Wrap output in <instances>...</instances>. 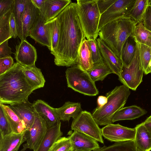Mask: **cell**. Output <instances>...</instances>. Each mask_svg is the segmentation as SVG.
I'll return each mask as SVG.
<instances>
[{
	"instance_id": "cell-19",
	"label": "cell",
	"mask_w": 151,
	"mask_h": 151,
	"mask_svg": "<svg viewBox=\"0 0 151 151\" xmlns=\"http://www.w3.org/2000/svg\"><path fill=\"white\" fill-rule=\"evenodd\" d=\"M9 106L24 123L27 130L30 128L34 119L35 110L32 104L28 101Z\"/></svg>"
},
{
	"instance_id": "cell-31",
	"label": "cell",
	"mask_w": 151,
	"mask_h": 151,
	"mask_svg": "<svg viewBox=\"0 0 151 151\" xmlns=\"http://www.w3.org/2000/svg\"><path fill=\"white\" fill-rule=\"evenodd\" d=\"M133 37L137 42L151 47V32L145 27L142 21L136 25Z\"/></svg>"
},
{
	"instance_id": "cell-38",
	"label": "cell",
	"mask_w": 151,
	"mask_h": 151,
	"mask_svg": "<svg viewBox=\"0 0 151 151\" xmlns=\"http://www.w3.org/2000/svg\"><path fill=\"white\" fill-rule=\"evenodd\" d=\"M91 50L92 59L94 63H101L103 60L96 40H88Z\"/></svg>"
},
{
	"instance_id": "cell-25",
	"label": "cell",
	"mask_w": 151,
	"mask_h": 151,
	"mask_svg": "<svg viewBox=\"0 0 151 151\" xmlns=\"http://www.w3.org/2000/svg\"><path fill=\"white\" fill-rule=\"evenodd\" d=\"M23 71L26 79L35 89L44 87L45 80L40 69L35 65L29 67L23 66Z\"/></svg>"
},
{
	"instance_id": "cell-15",
	"label": "cell",
	"mask_w": 151,
	"mask_h": 151,
	"mask_svg": "<svg viewBox=\"0 0 151 151\" xmlns=\"http://www.w3.org/2000/svg\"><path fill=\"white\" fill-rule=\"evenodd\" d=\"M96 40L104 61L112 73L119 76L123 65L121 60L99 38Z\"/></svg>"
},
{
	"instance_id": "cell-41",
	"label": "cell",
	"mask_w": 151,
	"mask_h": 151,
	"mask_svg": "<svg viewBox=\"0 0 151 151\" xmlns=\"http://www.w3.org/2000/svg\"><path fill=\"white\" fill-rule=\"evenodd\" d=\"M142 22L145 27L151 32V5H148L144 14Z\"/></svg>"
},
{
	"instance_id": "cell-4",
	"label": "cell",
	"mask_w": 151,
	"mask_h": 151,
	"mask_svg": "<svg viewBox=\"0 0 151 151\" xmlns=\"http://www.w3.org/2000/svg\"><path fill=\"white\" fill-rule=\"evenodd\" d=\"M130 94L129 89L123 85L116 86L107 93V103L102 106H98L92 114L97 124L102 126L112 123L114 114L124 107Z\"/></svg>"
},
{
	"instance_id": "cell-35",
	"label": "cell",
	"mask_w": 151,
	"mask_h": 151,
	"mask_svg": "<svg viewBox=\"0 0 151 151\" xmlns=\"http://www.w3.org/2000/svg\"><path fill=\"white\" fill-rule=\"evenodd\" d=\"M49 29L51 42L50 53H54L57 48L59 35L58 24L57 17L45 23Z\"/></svg>"
},
{
	"instance_id": "cell-50",
	"label": "cell",
	"mask_w": 151,
	"mask_h": 151,
	"mask_svg": "<svg viewBox=\"0 0 151 151\" xmlns=\"http://www.w3.org/2000/svg\"><path fill=\"white\" fill-rule=\"evenodd\" d=\"M148 4L151 5V0H148Z\"/></svg>"
},
{
	"instance_id": "cell-12",
	"label": "cell",
	"mask_w": 151,
	"mask_h": 151,
	"mask_svg": "<svg viewBox=\"0 0 151 151\" xmlns=\"http://www.w3.org/2000/svg\"><path fill=\"white\" fill-rule=\"evenodd\" d=\"M15 58L17 62L27 67L35 65L37 58L35 48L26 40H22L16 46Z\"/></svg>"
},
{
	"instance_id": "cell-44",
	"label": "cell",
	"mask_w": 151,
	"mask_h": 151,
	"mask_svg": "<svg viewBox=\"0 0 151 151\" xmlns=\"http://www.w3.org/2000/svg\"><path fill=\"white\" fill-rule=\"evenodd\" d=\"M9 40L0 44V58L11 56L12 49L8 45Z\"/></svg>"
},
{
	"instance_id": "cell-18",
	"label": "cell",
	"mask_w": 151,
	"mask_h": 151,
	"mask_svg": "<svg viewBox=\"0 0 151 151\" xmlns=\"http://www.w3.org/2000/svg\"><path fill=\"white\" fill-rule=\"evenodd\" d=\"M71 2L70 0H45L40 11L45 23L56 18Z\"/></svg>"
},
{
	"instance_id": "cell-45",
	"label": "cell",
	"mask_w": 151,
	"mask_h": 151,
	"mask_svg": "<svg viewBox=\"0 0 151 151\" xmlns=\"http://www.w3.org/2000/svg\"><path fill=\"white\" fill-rule=\"evenodd\" d=\"M10 26L11 36L16 38L18 36L16 24L14 15L12 11L10 17Z\"/></svg>"
},
{
	"instance_id": "cell-27",
	"label": "cell",
	"mask_w": 151,
	"mask_h": 151,
	"mask_svg": "<svg viewBox=\"0 0 151 151\" xmlns=\"http://www.w3.org/2000/svg\"><path fill=\"white\" fill-rule=\"evenodd\" d=\"M10 124L12 132L20 133L24 132L27 129L24 123L20 119L9 106L0 103Z\"/></svg>"
},
{
	"instance_id": "cell-33",
	"label": "cell",
	"mask_w": 151,
	"mask_h": 151,
	"mask_svg": "<svg viewBox=\"0 0 151 151\" xmlns=\"http://www.w3.org/2000/svg\"><path fill=\"white\" fill-rule=\"evenodd\" d=\"M93 151H141L134 140L115 142L108 146H104Z\"/></svg>"
},
{
	"instance_id": "cell-49",
	"label": "cell",
	"mask_w": 151,
	"mask_h": 151,
	"mask_svg": "<svg viewBox=\"0 0 151 151\" xmlns=\"http://www.w3.org/2000/svg\"><path fill=\"white\" fill-rule=\"evenodd\" d=\"M151 73V60L149 62L148 67L146 71L144 72L145 74L147 75Z\"/></svg>"
},
{
	"instance_id": "cell-29",
	"label": "cell",
	"mask_w": 151,
	"mask_h": 151,
	"mask_svg": "<svg viewBox=\"0 0 151 151\" xmlns=\"http://www.w3.org/2000/svg\"><path fill=\"white\" fill-rule=\"evenodd\" d=\"M87 72L94 82L102 81L112 72L106 63H102L94 64L93 67Z\"/></svg>"
},
{
	"instance_id": "cell-23",
	"label": "cell",
	"mask_w": 151,
	"mask_h": 151,
	"mask_svg": "<svg viewBox=\"0 0 151 151\" xmlns=\"http://www.w3.org/2000/svg\"><path fill=\"white\" fill-rule=\"evenodd\" d=\"M147 111L136 105L123 107L116 111L112 118V122L123 120H132L145 114Z\"/></svg>"
},
{
	"instance_id": "cell-3",
	"label": "cell",
	"mask_w": 151,
	"mask_h": 151,
	"mask_svg": "<svg viewBox=\"0 0 151 151\" xmlns=\"http://www.w3.org/2000/svg\"><path fill=\"white\" fill-rule=\"evenodd\" d=\"M136 25L128 17L119 18L103 26L99 30L98 36L121 60L123 45L129 37L133 36Z\"/></svg>"
},
{
	"instance_id": "cell-46",
	"label": "cell",
	"mask_w": 151,
	"mask_h": 151,
	"mask_svg": "<svg viewBox=\"0 0 151 151\" xmlns=\"http://www.w3.org/2000/svg\"><path fill=\"white\" fill-rule=\"evenodd\" d=\"M45 0H31L34 5L41 11L42 9Z\"/></svg>"
},
{
	"instance_id": "cell-36",
	"label": "cell",
	"mask_w": 151,
	"mask_h": 151,
	"mask_svg": "<svg viewBox=\"0 0 151 151\" xmlns=\"http://www.w3.org/2000/svg\"><path fill=\"white\" fill-rule=\"evenodd\" d=\"M137 43L138 45L140 60L145 72L151 60V47Z\"/></svg>"
},
{
	"instance_id": "cell-7",
	"label": "cell",
	"mask_w": 151,
	"mask_h": 151,
	"mask_svg": "<svg viewBox=\"0 0 151 151\" xmlns=\"http://www.w3.org/2000/svg\"><path fill=\"white\" fill-rule=\"evenodd\" d=\"M137 42L136 51L132 61L128 67L123 65L119 80L129 89L135 91L142 81L144 73L139 55L138 44Z\"/></svg>"
},
{
	"instance_id": "cell-14",
	"label": "cell",
	"mask_w": 151,
	"mask_h": 151,
	"mask_svg": "<svg viewBox=\"0 0 151 151\" xmlns=\"http://www.w3.org/2000/svg\"><path fill=\"white\" fill-rule=\"evenodd\" d=\"M40 13L30 32L29 36L41 45L47 46L50 51L51 42L49 28Z\"/></svg>"
},
{
	"instance_id": "cell-10",
	"label": "cell",
	"mask_w": 151,
	"mask_h": 151,
	"mask_svg": "<svg viewBox=\"0 0 151 151\" xmlns=\"http://www.w3.org/2000/svg\"><path fill=\"white\" fill-rule=\"evenodd\" d=\"M136 0H117L101 16L99 31L104 25L117 19L128 17Z\"/></svg>"
},
{
	"instance_id": "cell-28",
	"label": "cell",
	"mask_w": 151,
	"mask_h": 151,
	"mask_svg": "<svg viewBox=\"0 0 151 151\" xmlns=\"http://www.w3.org/2000/svg\"><path fill=\"white\" fill-rule=\"evenodd\" d=\"M137 42L133 36H129L124 43L122 48L121 60L123 66L128 67L134 58Z\"/></svg>"
},
{
	"instance_id": "cell-34",
	"label": "cell",
	"mask_w": 151,
	"mask_h": 151,
	"mask_svg": "<svg viewBox=\"0 0 151 151\" xmlns=\"http://www.w3.org/2000/svg\"><path fill=\"white\" fill-rule=\"evenodd\" d=\"M13 8V7L3 16L0 17V44L12 38L10 32V17Z\"/></svg>"
},
{
	"instance_id": "cell-48",
	"label": "cell",
	"mask_w": 151,
	"mask_h": 151,
	"mask_svg": "<svg viewBox=\"0 0 151 151\" xmlns=\"http://www.w3.org/2000/svg\"><path fill=\"white\" fill-rule=\"evenodd\" d=\"M142 123L148 130L151 132V114Z\"/></svg>"
},
{
	"instance_id": "cell-39",
	"label": "cell",
	"mask_w": 151,
	"mask_h": 151,
	"mask_svg": "<svg viewBox=\"0 0 151 151\" xmlns=\"http://www.w3.org/2000/svg\"><path fill=\"white\" fill-rule=\"evenodd\" d=\"M12 132L10 124L2 107L0 106V135L4 136Z\"/></svg>"
},
{
	"instance_id": "cell-47",
	"label": "cell",
	"mask_w": 151,
	"mask_h": 151,
	"mask_svg": "<svg viewBox=\"0 0 151 151\" xmlns=\"http://www.w3.org/2000/svg\"><path fill=\"white\" fill-rule=\"evenodd\" d=\"M107 98L106 96H99L97 99L98 106L101 107L106 104L107 102Z\"/></svg>"
},
{
	"instance_id": "cell-17",
	"label": "cell",
	"mask_w": 151,
	"mask_h": 151,
	"mask_svg": "<svg viewBox=\"0 0 151 151\" xmlns=\"http://www.w3.org/2000/svg\"><path fill=\"white\" fill-rule=\"evenodd\" d=\"M32 106L35 110L45 121L48 128L60 122L55 108L45 101L38 99L32 103Z\"/></svg>"
},
{
	"instance_id": "cell-1",
	"label": "cell",
	"mask_w": 151,
	"mask_h": 151,
	"mask_svg": "<svg viewBox=\"0 0 151 151\" xmlns=\"http://www.w3.org/2000/svg\"><path fill=\"white\" fill-rule=\"evenodd\" d=\"M59 35L58 47L52 54L57 66L70 67L77 64L81 44L86 37L77 11L71 2L56 17Z\"/></svg>"
},
{
	"instance_id": "cell-30",
	"label": "cell",
	"mask_w": 151,
	"mask_h": 151,
	"mask_svg": "<svg viewBox=\"0 0 151 151\" xmlns=\"http://www.w3.org/2000/svg\"><path fill=\"white\" fill-rule=\"evenodd\" d=\"M27 0H14L12 12L17 26L18 37L21 40H24L22 18Z\"/></svg>"
},
{
	"instance_id": "cell-51",
	"label": "cell",
	"mask_w": 151,
	"mask_h": 151,
	"mask_svg": "<svg viewBox=\"0 0 151 151\" xmlns=\"http://www.w3.org/2000/svg\"><path fill=\"white\" fill-rule=\"evenodd\" d=\"M73 151H82L73 150Z\"/></svg>"
},
{
	"instance_id": "cell-32",
	"label": "cell",
	"mask_w": 151,
	"mask_h": 151,
	"mask_svg": "<svg viewBox=\"0 0 151 151\" xmlns=\"http://www.w3.org/2000/svg\"><path fill=\"white\" fill-rule=\"evenodd\" d=\"M148 5V0H137L130 12L128 17L136 24L142 20V17Z\"/></svg>"
},
{
	"instance_id": "cell-42",
	"label": "cell",
	"mask_w": 151,
	"mask_h": 151,
	"mask_svg": "<svg viewBox=\"0 0 151 151\" xmlns=\"http://www.w3.org/2000/svg\"><path fill=\"white\" fill-rule=\"evenodd\" d=\"M14 1V0H0V17L12 8Z\"/></svg>"
},
{
	"instance_id": "cell-13",
	"label": "cell",
	"mask_w": 151,
	"mask_h": 151,
	"mask_svg": "<svg viewBox=\"0 0 151 151\" xmlns=\"http://www.w3.org/2000/svg\"><path fill=\"white\" fill-rule=\"evenodd\" d=\"M68 134L73 150L91 151L100 147L97 141L83 133L74 131H70Z\"/></svg>"
},
{
	"instance_id": "cell-21",
	"label": "cell",
	"mask_w": 151,
	"mask_h": 151,
	"mask_svg": "<svg viewBox=\"0 0 151 151\" xmlns=\"http://www.w3.org/2000/svg\"><path fill=\"white\" fill-rule=\"evenodd\" d=\"M61 122L48 128L47 132L41 144L35 151H48L52 145L63 135L61 130Z\"/></svg>"
},
{
	"instance_id": "cell-2",
	"label": "cell",
	"mask_w": 151,
	"mask_h": 151,
	"mask_svg": "<svg viewBox=\"0 0 151 151\" xmlns=\"http://www.w3.org/2000/svg\"><path fill=\"white\" fill-rule=\"evenodd\" d=\"M23 66L16 62L0 75V103L10 105L26 102L36 90L26 79Z\"/></svg>"
},
{
	"instance_id": "cell-5",
	"label": "cell",
	"mask_w": 151,
	"mask_h": 151,
	"mask_svg": "<svg viewBox=\"0 0 151 151\" xmlns=\"http://www.w3.org/2000/svg\"><path fill=\"white\" fill-rule=\"evenodd\" d=\"M77 11L86 37L88 40H96L101 14L97 0H77Z\"/></svg>"
},
{
	"instance_id": "cell-43",
	"label": "cell",
	"mask_w": 151,
	"mask_h": 151,
	"mask_svg": "<svg viewBox=\"0 0 151 151\" xmlns=\"http://www.w3.org/2000/svg\"><path fill=\"white\" fill-rule=\"evenodd\" d=\"M117 0H97L98 7L101 15Z\"/></svg>"
},
{
	"instance_id": "cell-11",
	"label": "cell",
	"mask_w": 151,
	"mask_h": 151,
	"mask_svg": "<svg viewBox=\"0 0 151 151\" xmlns=\"http://www.w3.org/2000/svg\"><path fill=\"white\" fill-rule=\"evenodd\" d=\"M102 136L107 139L115 142L134 140L136 133L135 128H130L119 124L112 123L101 129Z\"/></svg>"
},
{
	"instance_id": "cell-6",
	"label": "cell",
	"mask_w": 151,
	"mask_h": 151,
	"mask_svg": "<svg viewBox=\"0 0 151 151\" xmlns=\"http://www.w3.org/2000/svg\"><path fill=\"white\" fill-rule=\"evenodd\" d=\"M65 73L68 87L86 95L94 96L99 94L95 82L78 64L68 68Z\"/></svg>"
},
{
	"instance_id": "cell-40",
	"label": "cell",
	"mask_w": 151,
	"mask_h": 151,
	"mask_svg": "<svg viewBox=\"0 0 151 151\" xmlns=\"http://www.w3.org/2000/svg\"><path fill=\"white\" fill-rule=\"evenodd\" d=\"M14 63L13 59L11 56L0 58V75L9 70Z\"/></svg>"
},
{
	"instance_id": "cell-24",
	"label": "cell",
	"mask_w": 151,
	"mask_h": 151,
	"mask_svg": "<svg viewBox=\"0 0 151 151\" xmlns=\"http://www.w3.org/2000/svg\"><path fill=\"white\" fill-rule=\"evenodd\" d=\"M55 110L60 120L64 122L69 121L71 118H75L83 111L80 103L70 101Z\"/></svg>"
},
{
	"instance_id": "cell-37",
	"label": "cell",
	"mask_w": 151,
	"mask_h": 151,
	"mask_svg": "<svg viewBox=\"0 0 151 151\" xmlns=\"http://www.w3.org/2000/svg\"><path fill=\"white\" fill-rule=\"evenodd\" d=\"M70 140L68 137H60L56 141L48 151H73Z\"/></svg>"
},
{
	"instance_id": "cell-26",
	"label": "cell",
	"mask_w": 151,
	"mask_h": 151,
	"mask_svg": "<svg viewBox=\"0 0 151 151\" xmlns=\"http://www.w3.org/2000/svg\"><path fill=\"white\" fill-rule=\"evenodd\" d=\"M78 64L84 70L87 71L93 66L89 40L85 38L80 48Z\"/></svg>"
},
{
	"instance_id": "cell-8",
	"label": "cell",
	"mask_w": 151,
	"mask_h": 151,
	"mask_svg": "<svg viewBox=\"0 0 151 151\" xmlns=\"http://www.w3.org/2000/svg\"><path fill=\"white\" fill-rule=\"evenodd\" d=\"M71 130L83 133L97 142L104 143L101 129L93 119L92 114L86 111H81L73 119L71 126Z\"/></svg>"
},
{
	"instance_id": "cell-16",
	"label": "cell",
	"mask_w": 151,
	"mask_h": 151,
	"mask_svg": "<svg viewBox=\"0 0 151 151\" xmlns=\"http://www.w3.org/2000/svg\"><path fill=\"white\" fill-rule=\"evenodd\" d=\"M40 14V10L31 0H27L22 18L24 40L29 36L30 31Z\"/></svg>"
},
{
	"instance_id": "cell-9",
	"label": "cell",
	"mask_w": 151,
	"mask_h": 151,
	"mask_svg": "<svg viewBox=\"0 0 151 151\" xmlns=\"http://www.w3.org/2000/svg\"><path fill=\"white\" fill-rule=\"evenodd\" d=\"M48 128L45 121L35 110L33 124L24 132V138L26 143L23 145L20 151H25L27 149L35 151L42 142Z\"/></svg>"
},
{
	"instance_id": "cell-22",
	"label": "cell",
	"mask_w": 151,
	"mask_h": 151,
	"mask_svg": "<svg viewBox=\"0 0 151 151\" xmlns=\"http://www.w3.org/2000/svg\"><path fill=\"white\" fill-rule=\"evenodd\" d=\"M136 133L134 141L137 147L141 151L151 150V132L142 123L135 127Z\"/></svg>"
},
{
	"instance_id": "cell-20",
	"label": "cell",
	"mask_w": 151,
	"mask_h": 151,
	"mask_svg": "<svg viewBox=\"0 0 151 151\" xmlns=\"http://www.w3.org/2000/svg\"><path fill=\"white\" fill-rule=\"evenodd\" d=\"M24 132H12L4 136L0 135V151H18L21 145L25 142Z\"/></svg>"
}]
</instances>
